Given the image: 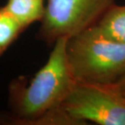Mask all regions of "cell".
Segmentation results:
<instances>
[{
	"label": "cell",
	"instance_id": "5",
	"mask_svg": "<svg viewBox=\"0 0 125 125\" xmlns=\"http://www.w3.org/2000/svg\"><path fill=\"white\" fill-rule=\"evenodd\" d=\"M46 0H7L4 8L25 29L41 21L44 16Z\"/></svg>",
	"mask_w": 125,
	"mask_h": 125
},
{
	"label": "cell",
	"instance_id": "7",
	"mask_svg": "<svg viewBox=\"0 0 125 125\" xmlns=\"http://www.w3.org/2000/svg\"><path fill=\"white\" fill-rule=\"evenodd\" d=\"M24 30L4 7L0 8V56Z\"/></svg>",
	"mask_w": 125,
	"mask_h": 125
},
{
	"label": "cell",
	"instance_id": "2",
	"mask_svg": "<svg viewBox=\"0 0 125 125\" xmlns=\"http://www.w3.org/2000/svg\"><path fill=\"white\" fill-rule=\"evenodd\" d=\"M66 54L75 81L111 84L125 74V42L97 25L67 37Z\"/></svg>",
	"mask_w": 125,
	"mask_h": 125
},
{
	"label": "cell",
	"instance_id": "6",
	"mask_svg": "<svg viewBox=\"0 0 125 125\" xmlns=\"http://www.w3.org/2000/svg\"><path fill=\"white\" fill-rule=\"evenodd\" d=\"M96 25L108 36L125 42V4H114Z\"/></svg>",
	"mask_w": 125,
	"mask_h": 125
},
{
	"label": "cell",
	"instance_id": "4",
	"mask_svg": "<svg viewBox=\"0 0 125 125\" xmlns=\"http://www.w3.org/2000/svg\"><path fill=\"white\" fill-rule=\"evenodd\" d=\"M37 37L54 44L97 24L115 0H46Z\"/></svg>",
	"mask_w": 125,
	"mask_h": 125
},
{
	"label": "cell",
	"instance_id": "3",
	"mask_svg": "<svg viewBox=\"0 0 125 125\" xmlns=\"http://www.w3.org/2000/svg\"><path fill=\"white\" fill-rule=\"evenodd\" d=\"M60 106L76 125H125V96L109 84L75 81Z\"/></svg>",
	"mask_w": 125,
	"mask_h": 125
},
{
	"label": "cell",
	"instance_id": "1",
	"mask_svg": "<svg viewBox=\"0 0 125 125\" xmlns=\"http://www.w3.org/2000/svg\"><path fill=\"white\" fill-rule=\"evenodd\" d=\"M67 39L61 37L54 42L46 64L31 80L19 77L11 82L10 112L1 115L0 121L35 125L42 116L60 106L75 81L67 59Z\"/></svg>",
	"mask_w": 125,
	"mask_h": 125
},
{
	"label": "cell",
	"instance_id": "8",
	"mask_svg": "<svg viewBox=\"0 0 125 125\" xmlns=\"http://www.w3.org/2000/svg\"><path fill=\"white\" fill-rule=\"evenodd\" d=\"M109 85L116 92H118L119 94L125 96V74L123 76H121L117 81L113 84H109Z\"/></svg>",
	"mask_w": 125,
	"mask_h": 125
}]
</instances>
